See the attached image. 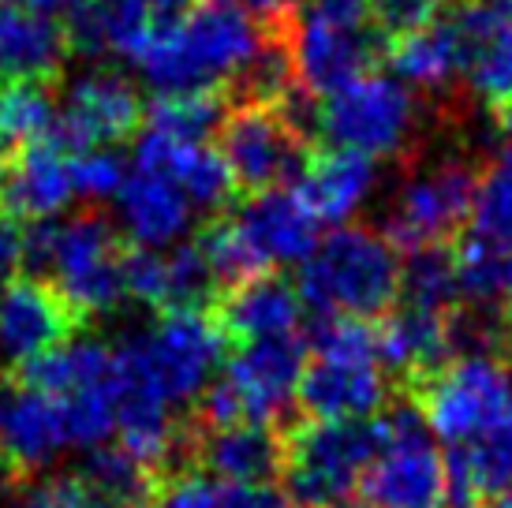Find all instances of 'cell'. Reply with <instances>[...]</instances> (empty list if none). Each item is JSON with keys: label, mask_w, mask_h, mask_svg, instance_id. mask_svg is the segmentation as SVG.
<instances>
[{"label": "cell", "mask_w": 512, "mask_h": 508, "mask_svg": "<svg viewBox=\"0 0 512 508\" xmlns=\"http://www.w3.org/2000/svg\"><path fill=\"white\" fill-rule=\"evenodd\" d=\"M258 49L262 38L251 15L225 0H206L180 27L154 30L135 64L157 94L221 90L225 79L258 57Z\"/></svg>", "instance_id": "obj_1"}, {"label": "cell", "mask_w": 512, "mask_h": 508, "mask_svg": "<svg viewBox=\"0 0 512 508\" xmlns=\"http://www.w3.org/2000/svg\"><path fill=\"white\" fill-rule=\"evenodd\" d=\"M296 292L311 318L378 322L400 299V251L370 228L344 225L303 262Z\"/></svg>", "instance_id": "obj_2"}, {"label": "cell", "mask_w": 512, "mask_h": 508, "mask_svg": "<svg viewBox=\"0 0 512 508\" xmlns=\"http://www.w3.org/2000/svg\"><path fill=\"white\" fill-rule=\"evenodd\" d=\"M124 243L101 213L23 228V262L83 314L113 311L124 299Z\"/></svg>", "instance_id": "obj_3"}, {"label": "cell", "mask_w": 512, "mask_h": 508, "mask_svg": "<svg viewBox=\"0 0 512 508\" xmlns=\"http://www.w3.org/2000/svg\"><path fill=\"white\" fill-rule=\"evenodd\" d=\"M285 467L281 494L296 508H333L359 494V479L385 445L382 415L374 419H296L281 430Z\"/></svg>", "instance_id": "obj_4"}, {"label": "cell", "mask_w": 512, "mask_h": 508, "mask_svg": "<svg viewBox=\"0 0 512 508\" xmlns=\"http://www.w3.org/2000/svg\"><path fill=\"white\" fill-rule=\"evenodd\" d=\"M385 445L359 479L363 508H449L445 456L438 452L423 411L393 396L382 411Z\"/></svg>", "instance_id": "obj_5"}, {"label": "cell", "mask_w": 512, "mask_h": 508, "mask_svg": "<svg viewBox=\"0 0 512 508\" xmlns=\"http://www.w3.org/2000/svg\"><path fill=\"white\" fill-rule=\"evenodd\" d=\"M221 157L236 191L266 195L299 184L311 165V146L277 105H240L221 124Z\"/></svg>", "instance_id": "obj_6"}, {"label": "cell", "mask_w": 512, "mask_h": 508, "mask_svg": "<svg viewBox=\"0 0 512 508\" xmlns=\"http://www.w3.org/2000/svg\"><path fill=\"white\" fill-rule=\"evenodd\" d=\"M412 116L415 101L408 86L397 75L370 71L318 105L314 131L333 150H352L374 161V157L400 150L404 135L412 131Z\"/></svg>", "instance_id": "obj_7"}, {"label": "cell", "mask_w": 512, "mask_h": 508, "mask_svg": "<svg viewBox=\"0 0 512 508\" xmlns=\"http://www.w3.org/2000/svg\"><path fill=\"white\" fill-rule=\"evenodd\" d=\"M427 426L449 445H468L486 434L512 404V374L501 359H456L438 378L419 385L412 396Z\"/></svg>", "instance_id": "obj_8"}, {"label": "cell", "mask_w": 512, "mask_h": 508, "mask_svg": "<svg viewBox=\"0 0 512 508\" xmlns=\"http://www.w3.org/2000/svg\"><path fill=\"white\" fill-rule=\"evenodd\" d=\"M146 367L169 404H191L214 381L221 355H228L210 311L161 314L154 333H139Z\"/></svg>", "instance_id": "obj_9"}, {"label": "cell", "mask_w": 512, "mask_h": 508, "mask_svg": "<svg viewBox=\"0 0 512 508\" xmlns=\"http://www.w3.org/2000/svg\"><path fill=\"white\" fill-rule=\"evenodd\" d=\"M86 318L42 277H15L0 288V355L4 370H19L75 344Z\"/></svg>", "instance_id": "obj_10"}, {"label": "cell", "mask_w": 512, "mask_h": 508, "mask_svg": "<svg viewBox=\"0 0 512 508\" xmlns=\"http://www.w3.org/2000/svg\"><path fill=\"white\" fill-rule=\"evenodd\" d=\"M307 359H311V348L299 333L258 340L228 355L225 378L240 389L251 423L273 426V430H288L296 423V389L307 370Z\"/></svg>", "instance_id": "obj_11"}, {"label": "cell", "mask_w": 512, "mask_h": 508, "mask_svg": "<svg viewBox=\"0 0 512 508\" xmlns=\"http://www.w3.org/2000/svg\"><path fill=\"white\" fill-rule=\"evenodd\" d=\"M292 68H296V83L311 94V98L326 101L329 94L344 90L348 83H356L363 75L374 71L378 57L389 53V42L374 27L363 30H344L318 23L311 15H296L292 27Z\"/></svg>", "instance_id": "obj_12"}, {"label": "cell", "mask_w": 512, "mask_h": 508, "mask_svg": "<svg viewBox=\"0 0 512 508\" xmlns=\"http://www.w3.org/2000/svg\"><path fill=\"white\" fill-rule=\"evenodd\" d=\"M475 191H479V176L460 161L419 176L404 187V195L397 202V217L389 221L385 240L400 254L427 247V243H449L471 221Z\"/></svg>", "instance_id": "obj_13"}, {"label": "cell", "mask_w": 512, "mask_h": 508, "mask_svg": "<svg viewBox=\"0 0 512 508\" xmlns=\"http://www.w3.org/2000/svg\"><path fill=\"white\" fill-rule=\"evenodd\" d=\"M146 120L143 98L139 90L113 71H94L75 79L68 98L60 105L57 116V135L72 154L86 150H109L131 139L139 124Z\"/></svg>", "instance_id": "obj_14"}, {"label": "cell", "mask_w": 512, "mask_h": 508, "mask_svg": "<svg viewBox=\"0 0 512 508\" xmlns=\"http://www.w3.org/2000/svg\"><path fill=\"white\" fill-rule=\"evenodd\" d=\"M72 157L75 154L57 135L8 157L0 172V213L12 217L15 225L57 221V213L75 198Z\"/></svg>", "instance_id": "obj_15"}, {"label": "cell", "mask_w": 512, "mask_h": 508, "mask_svg": "<svg viewBox=\"0 0 512 508\" xmlns=\"http://www.w3.org/2000/svg\"><path fill=\"white\" fill-rule=\"evenodd\" d=\"M393 400L378 363H333V359H307V370L296 389L299 419L337 423V419H374Z\"/></svg>", "instance_id": "obj_16"}, {"label": "cell", "mask_w": 512, "mask_h": 508, "mask_svg": "<svg viewBox=\"0 0 512 508\" xmlns=\"http://www.w3.org/2000/svg\"><path fill=\"white\" fill-rule=\"evenodd\" d=\"M236 225L255 247L262 266H303L318 251V217L299 198L296 187H277L266 195H251L236 210Z\"/></svg>", "instance_id": "obj_17"}, {"label": "cell", "mask_w": 512, "mask_h": 508, "mask_svg": "<svg viewBox=\"0 0 512 508\" xmlns=\"http://www.w3.org/2000/svg\"><path fill=\"white\" fill-rule=\"evenodd\" d=\"M214 325L221 340H225L228 355L236 348L258 344V340L292 337L299 333V318H303V299H299L296 284L285 277H258L240 288H232L214 303Z\"/></svg>", "instance_id": "obj_18"}, {"label": "cell", "mask_w": 512, "mask_h": 508, "mask_svg": "<svg viewBox=\"0 0 512 508\" xmlns=\"http://www.w3.org/2000/svg\"><path fill=\"white\" fill-rule=\"evenodd\" d=\"M195 434V471L217 475L228 486H270L281 482L285 467V438L273 426H232L214 434Z\"/></svg>", "instance_id": "obj_19"}, {"label": "cell", "mask_w": 512, "mask_h": 508, "mask_svg": "<svg viewBox=\"0 0 512 508\" xmlns=\"http://www.w3.org/2000/svg\"><path fill=\"white\" fill-rule=\"evenodd\" d=\"M135 165L169 176L184 191V198L199 210H225L236 195V180L228 172L221 150L206 142H169L161 135L143 131Z\"/></svg>", "instance_id": "obj_20"}, {"label": "cell", "mask_w": 512, "mask_h": 508, "mask_svg": "<svg viewBox=\"0 0 512 508\" xmlns=\"http://www.w3.org/2000/svg\"><path fill=\"white\" fill-rule=\"evenodd\" d=\"M445 479L449 508H486L494 497L512 494V404L486 434L449 449Z\"/></svg>", "instance_id": "obj_21"}, {"label": "cell", "mask_w": 512, "mask_h": 508, "mask_svg": "<svg viewBox=\"0 0 512 508\" xmlns=\"http://www.w3.org/2000/svg\"><path fill=\"white\" fill-rule=\"evenodd\" d=\"M68 53V27L38 8L0 4V83H49Z\"/></svg>", "instance_id": "obj_22"}, {"label": "cell", "mask_w": 512, "mask_h": 508, "mask_svg": "<svg viewBox=\"0 0 512 508\" xmlns=\"http://www.w3.org/2000/svg\"><path fill=\"white\" fill-rule=\"evenodd\" d=\"M116 202H120V217H124L131 240L150 251L176 243L191 221V202L184 198V191L172 184L169 176L139 169V165L128 172Z\"/></svg>", "instance_id": "obj_23"}, {"label": "cell", "mask_w": 512, "mask_h": 508, "mask_svg": "<svg viewBox=\"0 0 512 508\" xmlns=\"http://www.w3.org/2000/svg\"><path fill=\"white\" fill-rule=\"evenodd\" d=\"M374 187V161L352 150L311 154V165L299 176V198L311 206L318 225H341L363 206Z\"/></svg>", "instance_id": "obj_24"}, {"label": "cell", "mask_w": 512, "mask_h": 508, "mask_svg": "<svg viewBox=\"0 0 512 508\" xmlns=\"http://www.w3.org/2000/svg\"><path fill=\"white\" fill-rule=\"evenodd\" d=\"M154 30L150 0H94L68 23V45L90 57H124L135 64Z\"/></svg>", "instance_id": "obj_25"}, {"label": "cell", "mask_w": 512, "mask_h": 508, "mask_svg": "<svg viewBox=\"0 0 512 508\" xmlns=\"http://www.w3.org/2000/svg\"><path fill=\"white\" fill-rule=\"evenodd\" d=\"M385 57H389L400 83L412 86H445L456 71H464L471 64L468 45L460 38V30L453 27V19L430 23L408 38L389 42Z\"/></svg>", "instance_id": "obj_26"}, {"label": "cell", "mask_w": 512, "mask_h": 508, "mask_svg": "<svg viewBox=\"0 0 512 508\" xmlns=\"http://www.w3.org/2000/svg\"><path fill=\"white\" fill-rule=\"evenodd\" d=\"M400 299L404 307L453 314L460 307V273L449 243H427L400 258Z\"/></svg>", "instance_id": "obj_27"}, {"label": "cell", "mask_w": 512, "mask_h": 508, "mask_svg": "<svg viewBox=\"0 0 512 508\" xmlns=\"http://www.w3.org/2000/svg\"><path fill=\"white\" fill-rule=\"evenodd\" d=\"M228 116L225 90H187V94H157L146 109V131L169 142H206L221 131Z\"/></svg>", "instance_id": "obj_28"}, {"label": "cell", "mask_w": 512, "mask_h": 508, "mask_svg": "<svg viewBox=\"0 0 512 508\" xmlns=\"http://www.w3.org/2000/svg\"><path fill=\"white\" fill-rule=\"evenodd\" d=\"M57 131V101L45 83H0V154L12 157L23 146Z\"/></svg>", "instance_id": "obj_29"}, {"label": "cell", "mask_w": 512, "mask_h": 508, "mask_svg": "<svg viewBox=\"0 0 512 508\" xmlns=\"http://www.w3.org/2000/svg\"><path fill=\"white\" fill-rule=\"evenodd\" d=\"M460 299L468 307L494 311L512 322V251H494L475 240H464L456 251Z\"/></svg>", "instance_id": "obj_30"}, {"label": "cell", "mask_w": 512, "mask_h": 508, "mask_svg": "<svg viewBox=\"0 0 512 508\" xmlns=\"http://www.w3.org/2000/svg\"><path fill=\"white\" fill-rule=\"evenodd\" d=\"M79 475L113 508H143L150 501V494L161 486V475L150 471L146 464H139L120 445H98Z\"/></svg>", "instance_id": "obj_31"}, {"label": "cell", "mask_w": 512, "mask_h": 508, "mask_svg": "<svg viewBox=\"0 0 512 508\" xmlns=\"http://www.w3.org/2000/svg\"><path fill=\"white\" fill-rule=\"evenodd\" d=\"M468 228V240L494 251H512V146L486 169V176H479Z\"/></svg>", "instance_id": "obj_32"}, {"label": "cell", "mask_w": 512, "mask_h": 508, "mask_svg": "<svg viewBox=\"0 0 512 508\" xmlns=\"http://www.w3.org/2000/svg\"><path fill=\"white\" fill-rule=\"evenodd\" d=\"M195 247H199L202 258H206V266L214 273L217 288H228V292H232V288H240V284L266 277V266H262V258L255 254V247L247 243L243 228L236 225V217H217V221H210V225L195 236Z\"/></svg>", "instance_id": "obj_33"}, {"label": "cell", "mask_w": 512, "mask_h": 508, "mask_svg": "<svg viewBox=\"0 0 512 508\" xmlns=\"http://www.w3.org/2000/svg\"><path fill=\"white\" fill-rule=\"evenodd\" d=\"M165 266H169V303L165 314L172 311H214L217 303V281L202 251L191 243H180L165 254Z\"/></svg>", "instance_id": "obj_34"}, {"label": "cell", "mask_w": 512, "mask_h": 508, "mask_svg": "<svg viewBox=\"0 0 512 508\" xmlns=\"http://www.w3.org/2000/svg\"><path fill=\"white\" fill-rule=\"evenodd\" d=\"M471 86L479 90V98L509 109L512 105V15L471 53Z\"/></svg>", "instance_id": "obj_35"}, {"label": "cell", "mask_w": 512, "mask_h": 508, "mask_svg": "<svg viewBox=\"0 0 512 508\" xmlns=\"http://www.w3.org/2000/svg\"><path fill=\"white\" fill-rule=\"evenodd\" d=\"M124 296L146 303L150 311L165 314L169 303V266L165 254L150 247H128L124 251Z\"/></svg>", "instance_id": "obj_36"}, {"label": "cell", "mask_w": 512, "mask_h": 508, "mask_svg": "<svg viewBox=\"0 0 512 508\" xmlns=\"http://www.w3.org/2000/svg\"><path fill=\"white\" fill-rule=\"evenodd\" d=\"M15 508H113L90 482L72 471V475H45L19 490Z\"/></svg>", "instance_id": "obj_37"}, {"label": "cell", "mask_w": 512, "mask_h": 508, "mask_svg": "<svg viewBox=\"0 0 512 508\" xmlns=\"http://www.w3.org/2000/svg\"><path fill=\"white\" fill-rule=\"evenodd\" d=\"M128 165L124 157L113 154V150H86V154L72 157V180H75V195L86 198H116L120 187L128 180Z\"/></svg>", "instance_id": "obj_38"}, {"label": "cell", "mask_w": 512, "mask_h": 508, "mask_svg": "<svg viewBox=\"0 0 512 508\" xmlns=\"http://www.w3.org/2000/svg\"><path fill=\"white\" fill-rule=\"evenodd\" d=\"M445 8V0H370V19L385 42L408 38L415 30L434 23V15Z\"/></svg>", "instance_id": "obj_39"}, {"label": "cell", "mask_w": 512, "mask_h": 508, "mask_svg": "<svg viewBox=\"0 0 512 508\" xmlns=\"http://www.w3.org/2000/svg\"><path fill=\"white\" fill-rule=\"evenodd\" d=\"M143 508H217V486L199 471L169 475V479H161V486Z\"/></svg>", "instance_id": "obj_40"}, {"label": "cell", "mask_w": 512, "mask_h": 508, "mask_svg": "<svg viewBox=\"0 0 512 508\" xmlns=\"http://www.w3.org/2000/svg\"><path fill=\"white\" fill-rule=\"evenodd\" d=\"M299 12L318 19V23H329V27H344V30L374 27V19H370V0H303Z\"/></svg>", "instance_id": "obj_41"}, {"label": "cell", "mask_w": 512, "mask_h": 508, "mask_svg": "<svg viewBox=\"0 0 512 508\" xmlns=\"http://www.w3.org/2000/svg\"><path fill=\"white\" fill-rule=\"evenodd\" d=\"M217 508H296L273 486H217Z\"/></svg>", "instance_id": "obj_42"}, {"label": "cell", "mask_w": 512, "mask_h": 508, "mask_svg": "<svg viewBox=\"0 0 512 508\" xmlns=\"http://www.w3.org/2000/svg\"><path fill=\"white\" fill-rule=\"evenodd\" d=\"M19 266H23V228L0 213V288L15 281Z\"/></svg>", "instance_id": "obj_43"}, {"label": "cell", "mask_w": 512, "mask_h": 508, "mask_svg": "<svg viewBox=\"0 0 512 508\" xmlns=\"http://www.w3.org/2000/svg\"><path fill=\"white\" fill-rule=\"evenodd\" d=\"M195 8H199V0H150V12H154L157 30L180 27Z\"/></svg>", "instance_id": "obj_44"}, {"label": "cell", "mask_w": 512, "mask_h": 508, "mask_svg": "<svg viewBox=\"0 0 512 508\" xmlns=\"http://www.w3.org/2000/svg\"><path fill=\"white\" fill-rule=\"evenodd\" d=\"M225 4H236L251 19H277L281 8H285V0H225Z\"/></svg>", "instance_id": "obj_45"}, {"label": "cell", "mask_w": 512, "mask_h": 508, "mask_svg": "<svg viewBox=\"0 0 512 508\" xmlns=\"http://www.w3.org/2000/svg\"><path fill=\"white\" fill-rule=\"evenodd\" d=\"M94 0H30V8H38V12H45V15H79V12H86Z\"/></svg>", "instance_id": "obj_46"}, {"label": "cell", "mask_w": 512, "mask_h": 508, "mask_svg": "<svg viewBox=\"0 0 512 508\" xmlns=\"http://www.w3.org/2000/svg\"><path fill=\"white\" fill-rule=\"evenodd\" d=\"M501 127H505V135H509V142H512V105L501 109Z\"/></svg>", "instance_id": "obj_47"}, {"label": "cell", "mask_w": 512, "mask_h": 508, "mask_svg": "<svg viewBox=\"0 0 512 508\" xmlns=\"http://www.w3.org/2000/svg\"><path fill=\"white\" fill-rule=\"evenodd\" d=\"M486 508H512V494H505V497H494Z\"/></svg>", "instance_id": "obj_48"}, {"label": "cell", "mask_w": 512, "mask_h": 508, "mask_svg": "<svg viewBox=\"0 0 512 508\" xmlns=\"http://www.w3.org/2000/svg\"><path fill=\"white\" fill-rule=\"evenodd\" d=\"M0 4H12V8H30V0H0Z\"/></svg>", "instance_id": "obj_49"}, {"label": "cell", "mask_w": 512, "mask_h": 508, "mask_svg": "<svg viewBox=\"0 0 512 508\" xmlns=\"http://www.w3.org/2000/svg\"><path fill=\"white\" fill-rule=\"evenodd\" d=\"M486 4H498V8H505V12H512V0H486Z\"/></svg>", "instance_id": "obj_50"}]
</instances>
